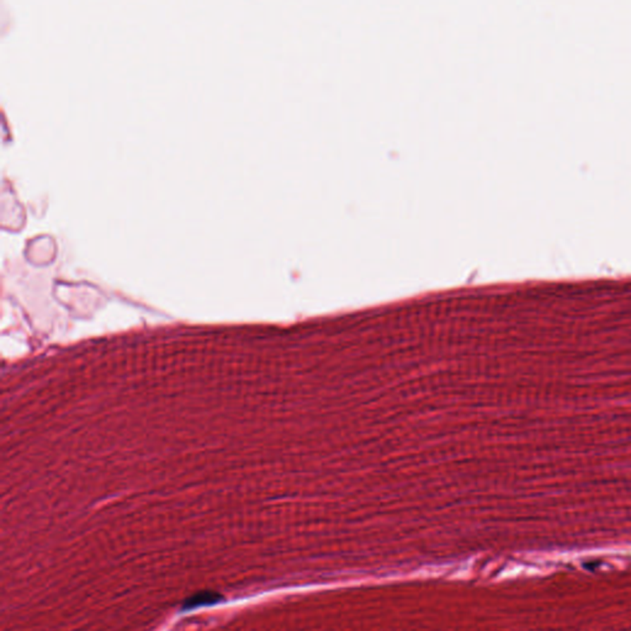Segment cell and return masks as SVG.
<instances>
[{
	"instance_id": "cell-1",
	"label": "cell",
	"mask_w": 631,
	"mask_h": 631,
	"mask_svg": "<svg viewBox=\"0 0 631 631\" xmlns=\"http://www.w3.org/2000/svg\"><path fill=\"white\" fill-rule=\"evenodd\" d=\"M222 599L224 597L220 593L214 592V591H203V592L195 593L189 598H186L183 603L181 609L193 611L198 608L210 607V606H215V604L221 602Z\"/></svg>"
}]
</instances>
